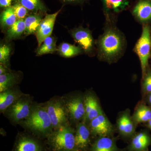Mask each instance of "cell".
<instances>
[{"label":"cell","mask_w":151,"mask_h":151,"mask_svg":"<svg viewBox=\"0 0 151 151\" xmlns=\"http://www.w3.org/2000/svg\"><path fill=\"white\" fill-rule=\"evenodd\" d=\"M19 125L41 137H48L54 130L44 103L34 102L29 116Z\"/></svg>","instance_id":"obj_1"},{"label":"cell","mask_w":151,"mask_h":151,"mask_svg":"<svg viewBox=\"0 0 151 151\" xmlns=\"http://www.w3.org/2000/svg\"><path fill=\"white\" fill-rule=\"evenodd\" d=\"M98 47L99 52L103 58L106 60H112L123 50V37L115 30H107L100 37Z\"/></svg>","instance_id":"obj_2"},{"label":"cell","mask_w":151,"mask_h":151,"mask_svg":"<svg viewBox=\"0 0 151 151\" xmlns=\"http://www.w3.org/2000/svg\"><path fill=\"white\" fill-rule=\"evenodd\" d=\"M75 132L70 124L53 130L48 137L52 151H73L76 149Z\"/></svg>","instance_id":"obj_3"},{"label":"cell","mask_w":151,"mask_h":151,"mask_svg":"<svg viewBox=\"0 0 151 151\" xmlns=\"http://www.w3.org/2000/svg\"><path fill=\"white\" fill-rule=\"evenodd\" d=\"M44 104L53 129L70 124L68 112L62 96H54Z\"/></svg>","instance_id":"obj_4"},{"label":"cell","mask_w":151,"mask_h":151,"mask_svg":"<svg viewBox=\"0 0 151 151\" xmlns=\"http://www.w3.org/2000/svg\"><path fill=\"white\" fill-rule=\"evenodd\" d=\"M33 100V97L30 94H24L3 114L12 125H19L29 116L34 103Z\"/></svg>","instance_id":"obj_5"},{"label":"cell","mask_w":151,"mask_h":151,"mask_svg":"<svg viewBox=\"0 0 151 151\" xmlns=\"http://www.w3.org/2000/svg\"><path fill=\"white\" fill-rule=\"evenodd\" d=\"M67 108L69 121L71 123H79L85 116L84 96L80 94L69 93L62 96Z\"/></svg>","instance_id":"obj_6"},{"label":"cell","mask_w":151,"mask_h":151,"mask_svg":"<svg viewBox=\"0 0 151 151\" xmlns=\"http://www.w3.org/2000/svg\"><path fill=\"white\" fill-rule=\"evenodd\" d=\"M151 39L150 31L148 26H144L141 37L135 45L134 50L141 62L143 78L145 75L150 55Z\"/></svg>","instance_id":"obj_7"},{"label":"cell","mask_w":151,"mask_h":151,"mask_svg":"<svg viewBox=\"0 0 151 151\" xmlns=\"http://www.w3.org/2000/svg\"><path fill=\"white\" fill-rule=\"evenodd\" d=\"M91 134L100 137H109L113 133V127L103 111L92 120L89 125Z\"/></svg>","instance_id":"obj_8"},{"label":"cell","mask_w":151,"mask_h":151,"mask_svg":"<svg viewBox=\"0 0 151 151\" xmlns=\"http://www.w3.org/2000/svg\"><path fill=\"white\" fill-rule=\"evenodd\" d=\"M61 10L52 14H47L42 19L39 27L35 33L38 47H40L46 38L51 35L53 30L57 17Z\"/></svg>","instance_id":"obj_9"},{"label":"cell","mask_w":151,"mask_h":151,"mask_svg":"<svg viewBox=\"0 0 151 151\" xmlns=\"http://www.w3.org/2000/svg\"><path fill=\"white\" fill-rule=\"evenodd\" d=\"M84 103L85 113L82 121L89 125L90 122L99 116L103 111L96 97L92 93H88L84 95Z\"/></svg>","instance_id":"obj_10"},{"label":"cell","mask_w":151,"mask_h":151,"mask_svg":"<svg viewBox=\"0 0 151 151\" xmlns=\"http://www.w3.org/2000/svg\"><path fill=\"white\" fill-rule=\"evenodd\" d=\"M70 33L76 42L86 52H89L93 50L94 39L89 29L79 27L71 31Z\"/></svg>","instance_id":"obj_11"},{"label":"cell","mask_w":151,"mask_h":151,"mask_svg":"<svg viewBox=\"0 0 151 151\" xmlns=\"http://www.w3.org/2000/svg\"><path fill=\"white\" fill-rule=\"evenodd\" d=\"M14 151H42V147L35 138L21 133L17 138Z\"/></svg>","instance_id":"obj_12"},{"label":"cell","mask_w":151,"mask_h":151,"mask_svg":"<svg viewBox=\"0 0 151 151\" xmlns=\"http://www.w3.org/2000/svg\"><path fill=\"white\" fill-rule=\"evenodd\" d=\"M24 94L17 86L0 92V113L3 114Z\"/></svg>","instance_id":"obj_13"},{"label":"cell","mask_w":151,"mask_h":151,"mask_svg":"<svg viewBox=\"0 0 151 151\" xmlns=\"http://www.w3.org/2000/svg\"><path fill=\"white\" fill-rule=\"evenodd\" d=\"M91 134L89 125L82 121L76 126L75 133L76 149L84 150L88 146Z\"/></svg>","instance_id":"obj_14"},{"label":"cell","mask_w":151,"mask_h":151,"mask_svg":"<svg viewBox=\"0 0 151 151\" xmlns=\"http://www.w3.org/2000/svg\"><path fill=\"white\" fill-rule=\"evenodd\" d=\"M133 15L142 22L151 19V0H139L134 7L132 12Z\"/></svg>","instance_id":"obj_15"},{"label":"cell","mask_w":151,"mask_h":151,"mask_svg":"<svg viewBox=\"0 0 151 151\" xmlns=\"http://www.w3.org/2000/svg\"><path fill=\"white\" fill-rule=\"evenodd\" d=\"M151 145V137L146 132L139 133L132 139L130 149L132 151H144Z\"/></svg>","instance_id":"obj_16"},{"label":"cell","mask_w":151,"mask_h":151,"mask_svg":"<svg viewBox=\"0 0 151 151\" xmlns=\"http://www.w3.org/2000/svg\"><path fill=\"white\" fill-rule=\"evenodd\" d=\"M105 13H119L129 4V0H101Z\"/></svg>","instance_id":"obj_17"},{"label":"cell","mask_w":151,"mask_h":151,"mask_svg":"<svg viewBox=\"0 0 151 151\" xmlns=\"http://www.w3.org/2000/svg\"><path fill=\"white\" fill-rule=\"evenodd\" d=\"M118 128L122 134L130 136L134 132V123L128 112L123 113L118 120Z\"/></svg>","instance_id":"obj_18"},{"label":"cell","mask_w":151,"mask_h":151,"mask_svg":"<svg viewBox=\"0 0 151 151\" xmlns=\"http://www.w3.org/2000/svg\"><path fill=\"white\" fill-rule=\"evenodd\" d=\"M151 119V108L144 103L140 104L135 111L132 121L136 124L147 123Z\"/></svg>","instance_id":"obj_19"},{"label":"cell","mask_w":151,"mask_h":151,"mask_svg":"<svg viewBox=\"0 0 151 151\" xmlns=\"http://www.w3.org/2000/svg\"><path fill=\"white\" fill-rule=\"evenodd\" d=\"M91 151H117L116 143L109 137H100L94 143Z\"/></svg>","instance_id":"obj_20"},{"label":"cell","mask_w":151,"mask_h":151,"mask_svg":"<svg viewBox=\"0 0 151 151\" xmlns=\"http://www.w3.org/2000/svg\"><path fill=\"white\" fill-rule=\"evenodd\" d=\"M19 77L18 73L12 71L0 75V92L16 86L19 83Z\"/></svg>","instance_id":"obj_21"},{"label":"cell","mask_w":151,"mask_h":151,"mask_svg":"<svg viewBox=\"0 0 151 151\" xmlns=\"http://www.w3.org/2000/svg\"><path fill=\"white\" fill-rule=\"evenodd\" d=\"M42 19L41 16L35 13L27 17L24 20L26 26L25 34L28 35L36 32Z\"/></svg>","instance_id":"obj_22"},{"label":"cell","mask_w":151,"mask_h":151,"mask_svg":"<svg viewBox=\"0 0 151 151\" xmlns=\"http://www.w3.org/2000/svg\"><path fill=\"white\" fill-rule=\"evenodd\" d=\"M16 3L20 4L29 11L33 12H45L47 9L42 0H14Z\"/></svg>","instance_id":"obj_23"},{"label":"cell","mask_w":151,"mask_h":151,"mask_svg":"<svg viewBox=\"0 0 151 151\" xmlns=\"http://www.w3.org/2000/svg\"><path fill=\"white\" fill-rule=\"evenodd\" d=\"M26 26L23 19L17 20L7 31L6 37L9 40L19 37L25 32Z\"/></svg>","instance_id":"obj_24"},{"label":"cell","mask_w":151,"mask_h":151,"mask_svg":"<svg viewBox=\"0 0 151 151\" xmlns=\"http://www.w3.org/2000/svg\"><path fill=\"white\" fill-rule=\"evenodd\" d=\"M58 50L61 56L65 58H70L76 56L82 52L81 47H78L66 42L61 43Z\"/></svg>","instance_id":"obj_25"},{"label":"cell","mask_w":151,"mask_h":151,"mask_svg":"<svg viewBox=\"0 0 151 151\" xmlns=\"http://www.w3.org/2000/svg\"><path fill=\"white\" fill-rule=\"evenodd\" d=\"M57 50L56 45V40L54 37H49L46 38L42 45L37 50L36 55H43L52 53Z\"/></svg>","instance_id":"obj_26"},{"label":"cell","mask_w":151,"mask_h":151,"mask_svg":"<svg viewBox=\"0 0 151 151\" xmlns=\"http://www.w3.org/2000/svg\"><path fill=\"white\" fill-rule=\"evenodd\" d=\"M17 20V19L12 6L6 9L1 14V27L3 28H9Z\"/></svg>","instance_id":"obj_27"},{"label":"cell","mask_w":151,"mask_h":151,"mask_svg":"<svg viewBox=\"0 0 151 151\" xmlns=\"http://www.w3.org/2000/svg\"><path fill=\"white\" fill-rule=\"evenodd\" d=\"M10 47L6 44H1L0 46V62L6 67H8L9 59L11 54Z\"/></svg>","instance_id":"obj_28"},{"label":"cell","mask_w":151,"mask_h":151,"mask_svg":"<svg viewBox=\"0 0 151 151\" xmlns=\"http://www.w3.org/2000/svg\"><path fill=\"white\" fill-rule=\"evenodd\" d=\"M12 7L17 20L23 19L28 13V10L19 3H16Z\"/></svg>","instance_id":"obj_29"},{"label":"cell","mask_w":151,"mask_h":151,"mask_svg":"<svg viewBox=\"0 0 151 151\" xmlns=\"http://www.w3.org/2000/svg\"><path fill=\"white\" fill-rule=\"evenodd\" d=\"M142 89L144 94L151 92V70L147 69L145 75L143 77Z\"/></svg>","instance_id":"obj_30"},{"label":"cell","mask_w":151,"mask_h":151,"mask_svg":"<svg viewBox=\"0 0 151 151\" xmlns=\"http://www.w3.org/2000/svg\"><path fill=\"white\" fill-rule=\"evenodd\" d=\"M12 0H0V6L1 8H8L11 7Z\"/></svg>","instance_id":"obj_31"},{"label":"cell","mask_w":151,"mask_h":151,"mask_svg":"<svg viewBox=\"0 0 151 151\" xmlns=\"http://www.w3.org/2000/svg\"><path fill=\"white\" fill-rule=\"evenodd\" d=\"M63 3L70 4H83L86 0H61Z\"/></svg>","instance_id":"obj_32"},{"label":"cell","mask_w":151,"mask_h":151,"mask_svg":"<svg viewBox=\"0 0 151 151\" xmlns=\"http://www.w3.org/2000/svg\"><path fill=\"white\" fill-rule=\"evenodd\" d=\"M11 71H12L9 69L8 67H6V66L2 64H1L0 65V75L9 73Z\"/></svg>","instance_id":"obj_33"},{"label":"cell","mask_w":151,"mask_h":151,"mask_svg":"<svg viewBox=\"0 0 151 151\" xmlns=\"http://www.w3.org/2000/svg\"><path fill=\"white\" fill-rule=\"evenodd\" d=\"M146 102L148 106L151 108V92L146 94Z\"/></svg>","instance_id":"obj_34"},{"label":"cell","mask_w":151,"mask_h":151,"mask_svg":"<svg viewBox=\"0 0 151 151\" xmlns=\"http://www.w3.org/2000/svg\"><path fill=\"white\" fill-rule=\"evenodd\" d=\"M147 123V127L151 131V119Z\"/></svg>","instance_id":"obj_35"},{"label":"cell","mask_w":151,"mask_h":151,"mask_svg":"<svg viewBox=\"0 0 151 151\" xmlns=\"http://www.w3.org/2000/svg\"><path fill=\"white\" fill-rule=\"evenodd\" d=\"M73 151H78V150H77V149H75V150H74Z\"/></svg>","instance_id":"obj_36"},{"label":"cell","mask_w":151,"mask_h":151,"mask_svg":"<svg viewBox=\"0 0 151 151\" xmlns=\"http://www.w3.org/2000/svg\"><path fill=\"white\" fill-rule=\"evenodd\" d=\"M148 151V150H145V151Z\"/></svg>","instance_id":"obj_37"},{"label":"cell","mask_w":151,"mask_h":151,"mask_svg":"<svg viewBox=\"0 0 151 151\" xmlns=\"http://www.w3.org/2000/svg\"></svg>","instance_id":"obj_38"}]
</instances>
